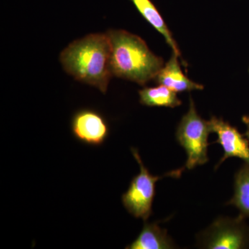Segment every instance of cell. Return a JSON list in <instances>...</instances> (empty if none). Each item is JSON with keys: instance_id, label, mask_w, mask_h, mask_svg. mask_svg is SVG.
I'll return each instance as SVG.
<instances>
[{"instance_id": "obj_13", "label": "cell", "mask_w": 249, "mask_h": 249, "mask_svg": "<svg viewBox=\"0 0 249 249\" xmlns=\"http://www.w3.org/2000/svg\"><path fill=\"white\" fill-rule=\"evenodd\" d=\"M242 121L245 124L247 127V131L245 132V137L248 139L249 142V116H245L242 118Z\"/></svg>"}, {"instance_id": "obj_6", "label": "cell", "mask_w": 249, "mask_h": 249, "mask_svg": "<svg viewBox=\"0 0 249 249\" xmlns=\"http://www.w3.org/2000/svg\"><path fill=\"white\" fill-rule=\"evenodd\" d=\"M71 132L78 142L89 146L103 145L109 136L110 129L106 118L94 109H79L72 116Z\"/></svg>"}, {"instance_id": "obj_9", "label": "cell", "mask_w": 249, "mask_h": 249, "mask_svg": "<svg viewBox=\"0 0 249 249\" xmlns=\"http://www.w3.org/2000/svg\"><path fill=\"white\" fill-rule=\"evenodd\" d=\"M176 248L167 231L156 223H145L142 232L126 249H171Z\"/></svg>"}, {"instance_id": "obj_11", "label": "cell", "mask_w": 249, "mask_h": 249, "mask_svg": "<svg viewBox=\"0 0 249 249\" xmlns=\"http://www.w3.org/2000/svg\"><path fill=\"white\" fill-rule=\"evenodd\" d=\"M140 103L148 107H176L181 106V101L177 92L160 85L155 88H145L139 91Z\"/></svg>"}, {"instance_id": "obj_8", "label": "cell", "mask_w": 249, "mask_h": 249, "mask_svg": "<svg viewBox=\"0 0 249 249\" xmlns=\"http://www.w3.org/2000/svg\"><path fill=\"white\" fill-rule=\"evenodd\" d=\"M178 58L179 57L173 53L156 76L155 81L177 93L204 89L202 85L192 81L183 73Z\"/></svg>"}, {"instance_id": "obj_1", "label": "cell", "mask_w": 249, "mask_h": 249, "mask_svg": "<svg viewBox=\"0 0 249 249\" xmlns=\"http://www.w3.org/2000/svg\"><path fill=\"white\" fill-rule=\"evenodd\" d=\"M111 45L107 34H89L73 41L60 55L64 70L75 79L106 93L111 74Z\"/></svg>"}, {"instance_id": "obj_7", "label": "cell", "mask_w": 249, "mask_h": 249, "mask_svg": "<svg viewBox=\"0 0 249 249\" xmlns=\"http://www.w3.org/2000/svg\"><path fill=\"white\" fill-rule=\"evenodd\" d=\"M211 132L217 135L216 142L222 145L224 155L216 167H219L227 159L236 157L249 165V142L237 128L222 119L213 116L209 121Z\"/></svg>"}, {"instance_id": "obj_4", "label": "cell", "mask_w": 249, "mask_h": 249, "mask_svg": "<svg viewBox=\"0 0 249 249\" xmlns=\"http://www.w3.org/2000/svg\"><path fill=\"white\" fill-rule=\"evenodd\" d=\"M131 151L138 162L140 172L132 178L128 189L123 195L121 199L124 209L129 214L146 222L152 213L156 182L163 176H153L142 163L138 150L132 147Z\"/></svg>"}, {"instance_id": "obj_12", "label": "cell", "mask_w": 249, "mask_h": 249, "mask_svg": "<svg viewBox=\"0 0 249 249\" xmlns=\"http://www.w3.org/2000/svg\"><path fill=\"white\" fill-rule=\"evenodd\" d=\"M228 204L240 210L241 217H249V165L247 163L236 174L235 193Z\"/></svg>"}, {"instance_id": "obj_2", "label": "cell", "mask_w": 249, "mask_h": 249, "mask_svg": "<svg viewBox=\"0 0 249 249\" xmlns=\"http://www.w3.org/2000/svg\"><path fill=\"white\" fill-rule=\"evenodd\" d=\"M107 34L110 41L112 76L140 85L155 79L164 62L152 53L145 41L124 30H109Z\"/></svg>"}, {"instance_id": "obj_10", "label": "cell", "mask_w": 249, "mask_h": 249, "mask_svg": "<svg viewBox=\"0 0 249 249\" xmlns=\"http://www.w3.org/2000/svg\"><path fill=\"white\" fill-rule=\"evenodd\" d=\"M130 1L133 3L136 9L139 11V14L142 15V18L164 37L167 43L173 49V53L182 59L178 44L173 38V34L167 27L164 19L162 18L160 11L151 0H130Z\"/></svg>"}, {"instance_id": "obj_5", "label": "cell", "mask_w": 249, "mask_h": 249, "mask_svg": "<svg viewBox=\"0 0 249 249\" xmlns=\"http://www.w3.org/2000/svg\"><path fill=\"white\" fill-rule=\"evenodd\" d=\"M249 242V231L241 216L218 218L197 236V246L201 249H240Z\"/></svg>"}, {"instance_id": "obj_3", "label": "cell", "mask_w": 249, "mask_h": 249, "mask_svg": "<svg viewBox=\"0 0 249 249\" xmlns=\"http://www.w3.org/2000/svg\"><path fill=\"white\" fill-rule=\"evenodd\" d=\"M210 133L209 121L198 114L194 101L190 98L189 109L180 121L176 132L177 140L187 154L185 165L187 169L192 170L207 163Z\"/></svg>"}]
</instances>
